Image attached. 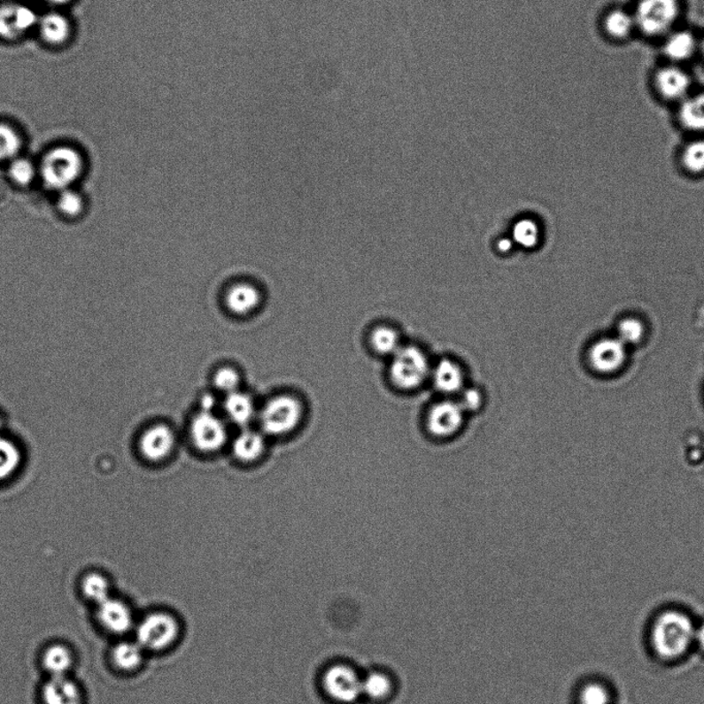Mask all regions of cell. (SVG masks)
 <instances>
[{"instance_id":"1","label":"cell","mask_w":704,"mask_h":704,"mask_svg":"<svg viewBox=\"0 0 704 704\" xmlns=\"http://www.w3.org/2000/svg\"><path fill=\"white\" fill-rule=\"evenodd\" d=\"M695 632L696 626L686 613L665 610L652 626L653 650L660 659L674 661L685 656L695 644Z\"/></svg>"},{"instance_id":"2","label":"cell","mask_w":704,"mask_h":704,"mask_svg":"<svg viewBox=\"0 0 704 704\" xmlns=\"http://www.w3.org/2000/svg\"><path fill=\"white\" fill-rule=\"evenodd\" d=\"M83 170V159L76 149L59 146L45 155L40 172L48 189L60 192L70 190L82 176Z\"/></svg>"},{"instance_id":"3","label":"cell","mask_w":704,"mask_h":704,"mask_svg":"<svg viewBox=\"0 0 704 704\" xmlns=\"http://www.w3.org/2000/svg\"><path fill=\"white\" fill-rule=\"evenodd\" d=\"M633 12L637 29L650 36H665L681 15L680 0H638Z\"/></svg>"},{"instance_id":"4","label":"cell","mask_w":704,"mask_h":704,"mask_svg":"<svg viewBox=\"0 0 704 704\" xmlns=\"http://www.w3.org/2000/svg\"><path fill=\"white\" fill-rule=\"evenodd\" d=\"M390 369L392 383L398 389L413 391L431 376L432 367L425 352L415 346L401 347L394 355Z\"/></svg>"},{"instance_id":"5","label":"cell","mask_w":704,"mask_h":704,"mask_svg":"<svg viewBox=\"0 0 704 704\" xmlns=\"http://www.w3.org/2000/svg\"><path fill=\"white\" fill-rule=\"evenodd\" d=\"M303 413V405L297 398L274 397L259 411V425L265 434L283 436L294 431L302 421Z\"/></svg>"},{"instance_id":"6","label":"cell","mask_w":704,"mask_h":704,"mask_svg":"<svg viewBox=\"0 0 704 704\" xmlns=\"http://www.w3.org/2000/svg\"><path fill=\"white\" fill-rule=\"evenodd\" d=\"M179 633V623L173 615L157 613L142 621L136 631V639L143 649L161 651L175 643Z\"/></svg>"},{"instance_id":"7","label":"cell","mask_w":704,"mask_h":704,"mask_svg":"<svg viewBox=\"0 0 704 704\" xmlns=\"http://www.w3.org/2000/svg\"><path fill=\"white\" fill-rule=\"evenodd\" d=\"M192 444L203 453H215L227 444L228 429L214 413H199L190 425Z\"/></svg>"},{"instance_id":"8","label":"cell","mask_w":704,"mask_h":704,"mask_svg":"<svg viewBox=\"0 0 704 704\" xmlns=\"http://www.w3.org/2000/svg\"><path fill=\"white\" fill-rule=\"evenodd\" d=\"M464 419L465 411L459 402L441 401L429 409L427 427L435 437L450 438L462 429Z\"/></svg>"},{"instance_id":"9","label":"cell","mask_w":704,"mask_h":704,"mask_svg":"<svg viewBox=\"0 0 704 704\" xmlns=\"http://www.w3.org/2000/svg\"><path fill=\"white\" fill-rule=\"evenodd\" d=\"M323 687L329 697L342 703L353 702L363 693L359 677L344 665L333 666L326 672Z\"/></svg>"},{"instance_id":"10","label":"cell","mask_w":704,"mask_h":704,"mask_svg":"<svg viewBox=\"0 0 704 704\" xmlns=\"http://www.w3.org/2000/svg\"><path fill=\"white\" fill-rule=\"evenodd\" d=\"M40 17L31 6L10 4L0 6V37L16 40L37 27Z\"/></svg>"},{"instance_id":"11","label":"cell","mask_w":704,"mask_h":704,"mask_svg":"<svg viewBox=\"0 0 704 704\" xmlns=\"http://www.w3.org/2000/svg\"><path fill=\"white\" fill-rule=\"evenodd\" d=\"M659 96L666 101L680 104L692 89V79L680 66L669 65L660 68L654 78Z\"/></svg>"},{"instance_id":"12","label":"cell","mask_w":704,"mask_h":704,"mask_svg":"<svg viewBox=\"0 0 704 704\" xmlns=\"http://www.w3.org/2000/svg\"><path fill=\"white\" fill-rule=\"evenodd\" d=\"M626 347L618 338L596 342L589 353L592 367L600 374H613L620 370L625 363Z\"/></svg>"},{"instance_id":"13","label":"cell","mask_w":704,"mask_h":704,"mask_svg":"<svg viewBox=\"0 0 704 704\" xmlns=\"http://www.w3.org/2000/svg\"><path fill=\"white\" fill-rule=\"evenodd\" d=\"M176 437L170 427L155 425L146 429L140 439V452L151 462H160L170 456Z\"/></svg>"},{"instance_id":"14","label":"cell","mask_w":704,"mask_h":704,"mask_svg":"<svg viewBox=\"0 0 704 704\" xmlns=\"http://www.w3.org/2000/svg\"><path fill=\"white\" fill-rule=\"evenodd\" d=\"M663 54L671 65L680 66L700 51V41L688 29H674L664 36Z\"/></svg>"},{"instance_id":"15","label":"cell","mask_w":704,"mask_h":704,"mask_svg":"<svg viewBox=\"0 0 704 704\" xmlns=\"http://www.w3.org/2000/svg\"><path fill=\"white\" fill-rule=\"evenodd\" d=\"M263 301L261 292L253 283L239 282L230 286L224 296V304L236 316H249L257 311Z\"/></svg>"},{"instance_id":"16","label":"cell","mask_w":704,"mask_h":704,"mask_svg":"<svg viewBox=\"0 0 704 704\" xmlns=\"http://www.w3.org/2000/svg\"><path fill=\"white\" fill-rule=\"evenodd\" d=\"M98 619L107 631L116 634L128 632L133 624V615L127 604L112 598L99 604Z\"/></svg>"},{"instance_id":"17","label":"cell","mask_w":704,"mask_h":704,"mask_svg":"<svg viewBox=\"0 0 704 704\" xmlns=\"http://www.w3.org/2000/svg\"><path fill=\"white\" fill-rule=\"evenodd\" d=\"M436 389L444 394H456L463 389L464 372L456 361L450 359L441 360L431 372Z\"/></svg>"},{"instance_id":"18","label":"cell","mask_w":704,"mask_h":704,"mask_svg":"<svg viewBox=\"0 0 704 704\" xmlns=\"http://www.w3.org/2000/svg\"><path fill=\"white\" fill-rule=\"evenodd\" d=\"M45 704H81L82 696L76 684L65 676L52 677L43 688Z\"/></svg>"},{"instance_id":"19","label":"cell","mask_w":704,"mask_h":704,"mask_svg":"<svg viewBox=\"0 0 704 704\" xmlns=\"http://www.w3.org/2000/svg\"><path fill=\"white\" fill-rule=\"evenodd\" d=\"M678 120L682 126L694 133H704V92L691 93L678 104Z\"/></svg>"},{"instance_id":"20","label":"cell","mask_w":704,"mask_h":704,"mask_svg":"<svg viewBox=\"0 0 704 704\" xmlns=\"http://www.w3.org/2000/svg\"><path fill=\"white\" fill-rule=\"evenodd\" d=\"M224 413L228 420L238 426H246L257 415V409L251 396L236 391L227 395L223 402Z\"/></svg>"},{"instance_id":"21","label":"cell","mask_w":704,"mask_h":704,"mask_svg":"<svg viewBox=\"0 0 704 704\" xmlns=\"http://www.w3.org/2000/svg\"><path fill=\"white\" fill-rule=\"evenodd\" d=\"M37 27L45 42L50 45H61L71 35V25L67 19L59 12H51L40 18Z\"/></svg>"},{"instance_id":"22","label":"cell","mask_w":704,"mask_h":704,"mask_svg":"<svg viewBox=\"0 0 704 704\" xmlns=\"http://www.w3.org/2000/svg\"><path fill=\"white\" fill-rule=\"evenodd\" d=\"M265 451V439L259 432L253 429H244L233 442L235 457L242 462H253L258 460Z\"/></svg>"},{"instance_id":"23","label":"cell","mask_w":704,"mask_h":704,"mask_svg":"<svg viewBox=\"0 0 704 704\" xmlns=\"http://www.w3.org/2000/svg\"><path fill=\"white\" fill-rule=\"evenodd\" d=\"M604 30L615 40H626L637 29L633 12L624 9L609 11L603 20Z\"/></svg>"},{"instance_id":"24","label":"cell","mask_w":704,"mask_h":704,"mask_svg":"<svg viewBox=\"0 0 704 704\" xmlns=\"http://www.w3.org/2000/svg\"><path fill=\"white\" fill-rule=\"evenodd\" d=\"M373 351L383 355H394L401 346L400 335L390 326H378L370 334Z\"/></svg>"},{"instance_id":"25","label":"cell","mask_w":704,"mask_h":704,"mask_svg":"<svg viewBox=\"0 0 704 704\" xmlns=\"http://www.w3.org/2000/svg\"><path fill=\"white\" fill-rule=\"evenodd\" d=\"M72 663V654L64 646H51L43 653V668H45L52 677L65 676L66 672L70 669Z\"/></svg>"},{"instance_id":"26","label":"cell","mask_w":704,"mask_h":704,"mask_svg":"<svg viewBox=\"0 0 704 704\" xmlns=\"http://www.w3.org/2000/svg\"><path fill=\"white\" fill-rule=\"evenodd\" d=\"M112 658L118 669L135 670L142 663L143 647L138 643H121L114 647Z\"/></svg>"},{"instance_id":"27","label":"cell","mask_w":704,"mask_h":704,"mask_svg":"<svg viewBox=\"0 0 704 704\" xmlns=\"http://www.w3.org/2000/svg\"><path fill=\"white\" fill-rule=\"evenodd\" d=\"M513 240L525 249H533L538 246L540 240V228L538 222L531 218H522L514 226Z\"/></svg>"},{"instance_id":"28","label":"cell","mask_w":704,"mask_h":704,"mask_svg":"<svg viewBox=\"0 0 704 704\" xmlns=\"http://www.w3.org/2000/svg\"><path fill=\"white\" fill-rule=\"evenodd\" d=\"M22 148V139L9 124L0 122V163L18 158Z\"/></svg>"},{"instance_id":"29","label":"cell","mask_w":704,"mask_h":704,"mask_svg":"<svg viewBox=\"0 0 704 704\" xmlns=\"http://www.w3.org/2000/svg\"><path fill=\"white\" fill-rule=\"evenodd\" d=\"M21 463V453L11 440L0 437V481L10 477Z\"/></svg>"},{"instance_id":"30","label":"cell","mask_w":704,"mask_h":704,"mask_svg":"<svg viewBox=\"0 0 704 704\" xmlns=\"http://www.w3.org/2000/svg\"><path fill=\"white\" fill-rule=\"evenodd\" d=\"M82 591L89 600L101 604L109 597V584L107 579L98 573H90L82 582Z\"/></svg>"},{"instance_id":"31","label":"cell","mask_w":704,"mask_h":704,"mask_svg":"<svg viewBox=\"0 0 704 704\" xmlns=\"http://www.w3.org/2000/svg\"><path fill=\"white\" fill-rule=\"evenodd\" d=\"M9 175L12 182L19 186H27L33 183L36 176V170L33 163L27 159L17 158L11 161Z\"/></svg>"},{"instance_id":"32","label":"cell","mask_w":704,"mask_h":704,"mask_svg":"<svg viewBox=\"0 0 704 704\" xmlns=\"http://www.w3.org/2000/svg\"><path fill=\"white\" fill-rule=\"evenodd\" d=\"M579 704H610L612 694L607 687L598 682L585 684L578 696Z\"/></svg>"},{"instance_id":"33","label":"cell","mask_w":704,"mask_h":704,"mask_svg":"<svg viewBox=\"0 0 704 704\" xmlns=\"http://www.w3.org/2000/svg\"><path fill=\"white\" fill-rule=\"evenodd\" d=\"M363 693L372 700H383L391 692V682L384 675L374 672L361 681Z\"/></svg>"},{"instance_id":"34","label":"cell","mask_w":704,"mask_h":704,"mask_svg":"<svg viewBox=\"0 0 704 704\" xmlns=\"http://www.w3.org/2000/svg\"><path fill=\"white\" fill-rule=\"evenodd\" d=\"M645 334V328L643 323L635 319H627L622 321L618 327V338L623 344L634 345L638 344L643 339Z\"/></svg>"},{"instance_id":"35","label":"cell","mask_w":704,"mask_h":704,"mask_svg":"<svg viewBox=\"0 0 704 704\" xmlns=\"http://www.w3.org/2000/svg\"><path fill=\"white\" fill-rule=\"evenodd\" d=\"M58 205L62 214L67 217H77L84 210V199L79 193L70 189L60 191Z\"/></svg>"},{"instance_id":"36","label":"cell","mask_w":704,"mask_h":704,"mask_svg":"<svg viewBox=\"0 0 704 704\" xmlns=\"http://www.w3.org/2000/svg\"><path fill=\"white\" fill-rule=\"evenodd\" d=\"M685 166L693 173L704 171V140H697L685 148L683 153Z\"/></svg>"},{"instance_id":"37","label":"cell","mask_w":704,"mask_h":704,"mask_svg":"<svg viewBox=\"0 0 704 704\" xmlns=\"http://www.w3.org/2000/svg\"><path fill=\"white\" fill-rule=\"evenodd\" d=\"M240 375L233 367H223L214 375V385L218 391L226 392V395L239 391Z\"/></svg>"},{"instance_id":"38","label":"cell","mask_w":704,"mask_h":704,"mask_svg":"<svg viewBox=\"0 0 704 704\" xmlns=\"http://www.w3.org/2000/svg\"><path fill=\"white\" fill-rule=\"evenodd\" d=\"M459 404L464 411H476L483 405L482 392L476 389L465 390Z\"/></svg>"},{"instance_id":"39","label":"cell","mask_w":704,"mask_h":704,"mask_svg":"<svg viewBox=\"0 0 704 704\" xmlns=\"http://www.w3.org/2000/svg\"><path fill=\"white\" fill-rule=\"evenodd\" d=\"M201 406L203 413H213L216 407L215 398L212 395H205L201 398Z\"/></svg>"},{"instance_id":"40","label":"cell","mask_w":704,"mask_h":704,"mask_svg":"<svg viewBox=\"0 0 704 704\" xmlns=\"http://www.w3.org/2000/svg\"><path fill=\"white\" fill-rule=\"evenodd\" d=\"M695 644L704 653V622L696 627Z\"/></svg>"},{"instance_id":"41","label":"cell","mask_w":704,"mask_h":704,"mask_svg":"<svg viewBox=\"0 0 704 704\" xmlns=\"http://www.w3.org/2000/svg\"><path fill=\"white\" fill-rule=\"evenodd\" d=\"M512 247H513V241H510L509 239H502L501 241H499V243H498V248H499V251L503 253L504 252L507 253L509 251H512Z\"/></svg>"},{"instance_id":"42","label":"cell","mask_w":704,"mask_h":704,"mask_svg":"<svg viewBox=\"0 0 704 704\" xmlns=\"http://www.w3.org/2000/svg\"><path fill=\"white\" fill-rule=\"evenodd\" d=\"M41 2L52 5H62L70 2V0H41Z\"/></svg>"},{"instance_id":"43","label":"cell","mask_w":704,"mask_h":704,"mask_svg":"<svg viewBox=\"0 0 704 704\" xmlns=\"http://www.w3.org/2000/svg\"><path fill=\"white\" fill-rule=\"evenodd\" d=\"M700 53L702 55V58L704 59V40L700 42Z\"/></svg>"},{"instance_id":"44","label":"cell","mask_w":704,"mask_h":704,"mask_svg":"<svg viewBox=\"0 0 704 704\" xmlns=\"http://www.w3.org/2000/svg\"><path fill=\"white\" fill-rule=\"evenodd\" d=\"M0 428H2V420H0Z\"/></svg>"}]
</instances>
